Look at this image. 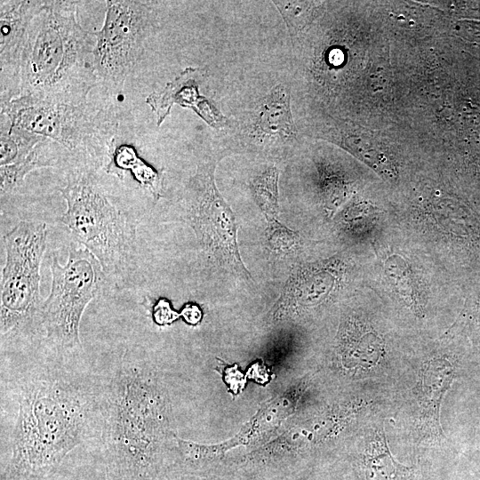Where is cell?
Listing matches in <instances>:
<instances>
[{
	"label": "cell",
	"instance_id": "22",
	"mask_svg": "<svg viewBox=\"0 0 480 480\" xmlns=\"http://www.w3.org/2000/svg\"><path fill=\"white\" fill-rule=\"evenodd\" d=\"M274 4L281 12L292 35L301 29L311 16L310 3L276 1Z\"/></svg>",
	"mask_w": 480,
	"mask_h": 480
},
{
	"label": "cell",
	"instance_id": "6",
	"mask_svg": "<svg viewBox=\"0 0 480 480\" xmlns=\"http://www.w3.org/2000/svg\"><path fill=\"white\" fill-rule=\"evenodd\" d=\"M47 227L23 220L3 237L5 262L1 276L0 331L17 335L41 320L40 266L46 248Z\"/></svg>",
	"mask_w": 480,
	"mask_h": 480
},
{
	"label": "cell",
	"instance_id": "23",
	"mask_svg": "<svg viewBox=\"0 0 480 480\" xmlns=\"http://www.w3.org/2000/svg\"><path fill=\"white\" fill-rule=\"evenodd\" d=\"M385 267L388 277L395 282L399 293L408 303L415 304L412 285L405 262L398 257H391L388 259Z\"/></svg>",
	"mask_w": 480,
	"mask_h": 480
},
{
	"label": "cell",
	"instance_id": "7",
	"mask_svg": "<svg viewBox=\"0 0 480 480\" xmlns=\"http://www.w3.org/2000/svg\"><path fill=\"white\" fill-rule=\"evenodd\" d=\"M51 272V291L43 304L40 324L46 339L58 351H76L81 348L82 316L99 293L104 272L88 250L72 245L65 265L52 255Z\"/></svg>",
	"mask_w": 480,
	"mask_h": 480
},
{
	"label": "cell",
	"instance_id": "18",
	"mask_svg": "<svg viewBox=\"0 0 480 480\" xmlns=\"http://www.w3.org/2000/svg\"><path fill=\"white\" fill-rule=\"evenodd\" d=\"M44 138L11 124L1 125L0 166L23 161Z\"/></svg>",
	"mask_w": 480,
	"mask_h": 480
},
{
	"label": "cell",
	"instance_id": "5",
	"mask_svg": "<svg viewBox=\"0 0 480 480\" xmlns=\"http://www.w3.org/2000/svg\"><path fill=\"white\" fill-rule=\"evenodd\" d=\"M60 191L67 204L60 221L96 258L105 275L123 276L135 255L136 228L104 193L93 170L70 172Z\"/></svg>",
	"mask_w": 480,
	"mask_h": 480
},
{
	"label": "cell",
	"instance_id": "8",
	"mask_svg": "<svg viewBox=\"0 0 480 480\" xmlns=\"http://www.w3.org/2000/svg\"><path fill=\"white\" fill-rule=\"evenodd\" d=\"M184 208L203 251L241 278L251 279L240 257L236 220L215 185L214 164L198 166L187 187Z\"/></svg>",
	"mask_w": 480,
	"mask_h": 480
},
{
	"label": "cell",
	"instance_id": "14",
	"mask_svg": "<svg viewBox=\"0 0 480 480\" xmlns=\"http://www.w3.org/2000/svg\"><path fill=\"white\" fill-rule=\"evenodd\" d=\"M257 128L268 136L290 139L295 127L290 108V93L283 85L275 87L263 100L257 114Z\"/></svg>",
	"mask_w": 480,
	"mask_h": 480
},
{
	"label": "cell",
	"instance_id": "13",
	"mask_svg": "<svg viewBox=\"0 0 480 480\" xmlns=\"http://www.w3.org/2000/svg\"><path fill=\"white\" fill-rule=\"evenodd\" d=\"M453 367L448 360L436 358L428 361L420 370V379L414 390L420 418L426 430L439 434V411L441 400L448 389Z\"/></svg>",
	"mask_w": 480,
	"mask_h": 480
},
{
	"label": "cell",
	"instance_id": "15",
	"mask_svg": "<svg viewBox=\"0 0 480 480\" xmlns=\"http://www.w3.org/2000/svg\"><path fill=\"white\" fill-rule=\"evenodd\" d=\"M106 168L116 175L131 172L133 179L150 192L155 201L162 196L163 172L145 163L132 147L121 145L114 148Z\"/></svg>",
	"mask_w": 480,
	"mask_h": 480
},
{
	"label": "cell",
	"instance_id": "10",
	"mask_svg": "<svg viewBox=\"0 0 480 480\" xmlns=\"http://www.w3.org/2000/svg\"><path fill=\"white\" fill-rule=\"evenodd\" d=\"M340 268L337 261L295 267L276 302V314L286 316L325 300L340 282Z\"/></svg>",
	"mask_w": 480,
	"mask_h": 480
},
{
	"label": "cell",
	"instance_id": "12",
	"mask_svg": "<svg viewBox=\"0 0 480 480\" xmlns=\"http://www.w3.org/2000/svg\"><path fill=\"white\" fill-rule=\"evenodd\" d=\"M204 72L196 68H186L174 80L169 82L161 92H152L146 99L156 116L159 126L169 115L173 104L193 109L213 128L226 125L227 119L217 108L199 93V84Z\"/></svg>",
	"mask_w": 480,
	"mask_h": 480
},
{
	"label": "cell",
	"instance_id": "3",
	"mask_svg": "<svg viewBox=\"0 0 480 480\" xmlns=\"http://www.w3.org/2000/svg\"><path fill=\"white\" fill-rule=\"evenodd\" d=\"M95 40V33L78 21L76 2L46 1L28 27L8 100L25 96L86 101L99 82L93 65Z\"/></svg>",
	"mask_w": 480,
	"mask_h": 480
},
{
	"label": "cell",
	"instance_id": "1",
	"mask_svg": "<svg viewBox=\"0 0 480 480\" xmlns=\"http://www.w3.org/2000/svg\"><path fill=\"white\" fill-rule=\"evenodd\" d=\"M16 412L8 434L12 478H39L52 472L100 428V392L58 372H34L15 382Z\"/></svg>",
	"mask_w": 480,
	"mask_h": 480
},
{
	"label": "cell",
	"instance_id": "24",
	"mask_svg": "<svg viewBox=\"0 0 480 480\" xmlns=\"http://www.w3.org/2000/svg\"><path fill=\"white\" fill-rule=\"evenodd\" d=\"M180 316V313L172 309L171 303L164 298H160L152 307V318L161 326L172 324Z\"/></svg>",
	"mask_w": 480,
	"mask_h": 480
},
{
	"label": "cell",
	"instance_id": "16",
	"mask_svg": "<svg viewBox=\"0 0 480 480\" xmlns=\"http://www.w3.org/2000/svg\"><path fill=\"white\" fill-rule=\"evenodd\" d=\"M59 146L51 140L44 138L34 150L23 160L0 168L1 195L11 193L24 181L28 173L42 167H53L60 159Z\"/></svg>",
	"mask_w": 480,
	"mask_h": 480
},
{
	"label": "cell",
	"instance_id": "17",
	"mask_svg": "<svg viewBox=\"0 0 480 480\" xmlns=\"http://www.w3.org/2000/svg\"><path fill=\"white\" fill-rule=\"evenodd\" d=\"M364 467L366 480H416L413 468L394 460L382 435L369 443Z\"/></svg>",
	"mask_w": 480,
	"mask_h": 480
},
{
	"label": "cell",
	"instance_id": "21",
	"mask_svg": "<svg viewBox=\"0 0 480 480\" xmlns=\"http://www.w3.org/2000/svg\"><path fill=\"white\" fill-rule=\"evenodd\" d=\"M266 238L269 248L279 254L295 251L300 244L297 232L281 224L276 218L268 220Z\"/></svg>",
	"mask_w": 480,
	"mask_h": 480
},
{
	"label": "cell",
	"instance_id": "4",
	"mask_svg": "<svg viewBox=\"0 0 480 480\" xmlns=\"http://www.w3.org/2000/svg\"><path fill=\"white\" fill-rule=\"evenodd\" d=\"M1 116L58 144L85 169L101 165L114 149L117 119L112 109L84 101L66 103L17 97L1 103Z\"/></svg>",
	"mask_w": 480,
	"mask_h": 480
},
{
	"label": "cell",
	"instance_id": "9",
	"mask_svg": "<svg viewBox=\"0 0 480 480\" xmlns=\"http://www.w3.org/2000/svg\"><path fill=\"white\" fill-rule=\"evenodd\" d=\"M104 24L95 33L94 70L99 82L120 89L142 55L151 12L140 1H107Z\"/></svg>",
	"mask_w": 480,
	"mask_h": 480
},
{
	"label": "cell",
	"instance_id": "19",
	"mask_svg": "<svg viewBox=\"0 0 480 480\" xmlns=\"http://www.w3.org/2000/svg\"><path fill=\"white\" fill-rule=\"evenodd\" d=\"M253 197L266 220L275 219L278 212V171L275 166L265 169L252 184Z\"/></svg>",
	"mask_w": 480,
	"mask_h": 480
},
{
	"label": "cell",
	"instance_id": "20",
	"mask_svg": "<svg viewBox=\"0 0 480 480\" xmlns=\"http://www.w3.org/2000/svg\"><path fill=\"white\" fill-rule=\"evenodd\" d=\"M347 357L355 366L369 369L374 366L383 354V345L372 332L362 329L347 342Z\"/></svg>",
	"mask_w": 480,
	"mask_h": 480
},
{
	"label": "cell",
	"instance_id": "11",
	"mask_svg": "<svg viewBox=\"0 0 480 480\" xmlns=\"http://www.w3.org/2000/svg\"><path fill=\"white\" fill-rule=\"evenodd\" d=\"M45 4L46 1L0 2L1 102L9 100L28 27Z\"/></svg>",
	"mask_w": 480,
	"mask_h": 480
},
{
	"label": "cell",
	"instance_id": "25",
	"mask_svg": "<svg viewBox=\"0 0 480 480\" xmlns=\"http://www.w3.org/2000/svg\"><path fill=\"white\" fill-rule=\"evenodd\" d=\"M180 316H182L188 324L196 325L202 320L203 313L197 305L188 303L183 307Z\"/></svg>",
	"mask_w": 480,
	"mask_h": 480
},
{
	"label": "cell",
	"instance_id": "2",
	"mask_svg": "<svg viewBox=\"0 0 480 480\" xmlns=\"http://www.w3.org/2000/svg\"><path fill=\"white\" fill-rule=\"evenodd\" d=\"M156 383L146 367L124 363L99 390L108 480H155L167 431Z\"/></svg>",
	"mask_w": 480,
	"mask_h": 480
}]
</instances>
